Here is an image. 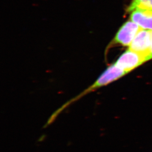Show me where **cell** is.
Returning <instances> with one entry per match:
<instances>
[{"mask_svg":"<svg viewBox=\"0 0 152 152\" xmlns=\"http://www.w3.org/2000/svg\"><path fill=\"white\" fill-rule=\"evenodd\" d=\"M126 74L127 73L125 70L117 66L115 63L110 65L100 75V76L93 84L85 89L82 93L79 94V95L66 102L60 108L57 109L52 114V116L53 118L55 119L59 115V114L63 111L66 108L74 102H76L84 96L85 95L117 80Z\"/></svg>","mask_w":152,"mask_h":152,"instance_id":"cell-1","label":"cell"},{"mask_svg":"<svg viewBox=\"0 0 152 152\" xmlns=\"http://www.w3.org/2000/svg\"><path fill=\"white\" fill-rule=\"evenodd\" d=\"M131 19L141 28L152 31V10H135L131 14Z\"/></svg>","mask_w":152,"mask_h":152,"instance_id":"cell-5","label":"cell"},{"mask_svg":"<svg viewBox=\"0 0 152 152\" xmlns=\"http://www.w3.org/2000/svg\"><path fill=\"white\" fill-rule=\"evenodd\" d=\"M152 45V31L141 29L129 45V49L146 56L148 61L151 56Z\"/></svg>","mask_w":152,"mask_h":152,"instance_id":"cell-2","label":"cell"},{"mask_svg":"<svg viewBox=\"0 0 152 152\" xmlns=\"http://www.w3.org/2000/svg\"><path fill=\"white\" fill-rule=\"evenodd\" d=\"M151 58H152V48H151Z\"/></svg>","mask_w":152,"mask_h":152,"instance_id":"cell-7","label":"cell"},{"mask_svg":"<svg viewBox=\"0 0 152 152\" xmlns=\"http://www.w3.org/2000/svg\"><path fill=\"white\" fill-rule=\"evenodd\" d=\"M141 29L134 22H126L119 29L112 43L119 44L125 46L130 45L133 39H134Z\"/></svg>","mask_w":152,"mask_h":152,"instance_id":"cell-4","label":"cell"},{"mask_svg":"<svg viewBox=\"0 0 152 152\" xmlns=\"http://www.w3.org/2000/svg\"><path fill=\"white\" fill-rule=\"evenodd\" d=\"M147 61L146 56L129 49L119 58L115 64L128 73Z\"/></svg>","mask_w":152,"mask_h":152,"instance_id":"cell-3","label":"cell"},{"mask_svg":"<svg viewBox=\"0 0 152 152\" xmlns=\"http://www.w3.org/2000/svg\"><path fill=\"white\" fill-rule=\"evenodd\" d=\"M137 9L152 10V0H133L127 11L132 12Z\"/></svg>","mask_w":152,"mask_h":152,"instance_id":"cell-6","label":"cell"}]
</instances>
